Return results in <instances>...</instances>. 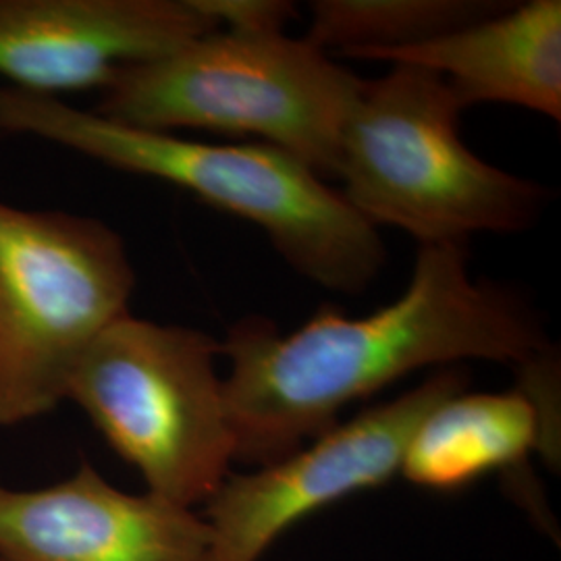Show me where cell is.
<instances>
[{
    "label": "cell",
    "instance_id": "cell-1",
    "mask_svg": "<svg viewBox=\"0 0 561 561\" xmlns=\"http://www.w3.org/2000/svg\"><path fill=\"white\" fill-rule=\"evenodd\" d=\"M221 356L229 360L222 389L236 461L259 468L416 370L486 360L528 373L551 360V341L518 294L472 279L466 245L428 243L419 245L405 291L373 314L321 306L287 335L252 314L229 327Z\"/></svg>",
    "mask_w": 561,
    "mask_h": 561
},
{
    "label": "cell",
    "instance_id": "cell-2",
    "mask_svg": "<svg viewBox=\"0 0 561 561\" xmlns=\"http://www.w3.org/2000/svg\"><path fill=\"white\" fill-rule=\"evenodd\" d=\"M2 131L53 141L117 171L181 187L261 227L283 261L324 289L360 296L387 262L379 229L319 173L271 144L185 140L11 85H0Z\"/></svg>",
    "mask_w": 561,
    "mask_h": 561
},
{
    "label": "cell",
    "instance_id": "cell-3",
    "mask_svg": "<svg viewBox=\"0 0 561 561\" xmlns=\"http://www.w3.org/2000/svg\"><path fill=\"white\" fill-rule=\"evenodd\" d=\"M362 85L306 38L215 30L159 59L123 67L94 113L162 134L252 136L331 178Z\"/></svg>",
    "mask_w": 561,
    "mask_h": 561
},
{
    "label": "cell",
    "instance_id": "cell-4",
    "mask_svg": "<svg viewBox=\"0 0 561 561\" xmlns=\"http://www.w3.org/2000/svg\"><path fill=\"white\" fill-rule=\"evenodd\" d=\"M461 111L447 81L421 67L364 80L341 134V196L377 229L396 227L419 245L535 225L549 192L477 157L461 140Z\"/></svg>",
    "mask_w": 561,
    "mask_h": 561
},
{
    "label": "cell",
    "instance_id": "cell-5",
    "mask_svg": "<svg viewBox=\"0 0 561 561\" xmlns=\"http://www.w3.org/2000/svg\"><path fill=\"white\" fill-rule=\"evenodd\" d=\"M217 356L221 341L201 329L125 314L90 345L67 400L140 470L150 493L194 510L236 461Z\"/></svg>",
    "mask_w": 561,
    "mask_h": 561
},
{
    "label": "cell",
    "instance_id": "cell-6",
    "mask_svg": "<svg viewBox=\"0 0 561 561\" xmlns=\"http://www.w3.org/2000/svg\"><path fill=\"white\" fill-rule=\"evenodd\" d=\"M136 271L106 222L0 202V426L53 412L102 331L129 314Z\"/></svg>",
    "mask_w": 561,
    "mask_h": 561
},
{
    "label": "cell",
    "instance_id": "cell-7",
    "mask_svg": "<svg viewBox=\"0 0 561 561\" xmlns=\"http://www.w3.org/2000/svg\"><path fill=\"white\" fill-rule=\"evenodd\" d=\"M463 387V370L439 368L398 398L337 422L283 460L245 474L231 472L202 505L210 561H261L283 533L310 514L391 481L421 422Z\"/></svg>",
    "mask_w": 561,
    "mask_h": 561
},
{
    "label": "cell",
    "instance_id": "cell-8",
    "mask_svg": "<svg viewBox=\"0 0 561 561\" xmlns=\"http://www.w3.org/2000/svg\"><path fill=\"white\" fill-rule=\"evenodd\" d=\"M215 30L194 0H0V76L50 99L104 90Z\"/></svg>",
    "mask_w": 561,
    "mask_h": 561
},
{
    "label": "cell",
    "instance_id": "cell-9",
    "mask_svg": "<svg viewBox=\"0 0 561 561\" xmlns=\"http://www.w3.org/2000/svg\"><path fill=\"white\" fill-rule=\"evenodd\" d=\"M4 561H210V528L192 507L125 493L83 461L67 481L0 486Z\"/></svg>",
    "mask_w": 561,
    "mask_h": 561
},
{
    "label": "cell",
    "instance_id": "cell-10",
    "mask_svg": "<svg viewBox=\"0 0 561 561\" xmlns=\"http://www.w3.org/2000/svg\"><path fill=\"white\" fill-rule=\"evenodd\" d=\"M360 60L421 67L442 76L461 108L502 102L561 121V2L507 4L437 41L370 53Z\"/></svg>",
    "mask_w": 561,
    "mask_h": 561
},
{
    "label": "cell",
    "instance_id": "cell-11",
    "mask_svg": "<svg viewBox=\"0 0 561 561\" xmlns=\"http://www.w3.org/2000/svg\"><path fill=\"white\" fill-rule=\"evenodd\" d=\"M553 414L524 389L460 391L421 422L400 474L424 489L451 491L489 472L520 466L533 451L553 456Z\"/></svg>",
    "mask_w": 561,
    "mask_h": 561
},
{
    "label": "cell",
    "instance_id": "cell-12",
    "mask_svg": "<svg viewBox=\"0 0 561 561\" xmlns=\"http://www.w3.org/2000/svg\"><path fill=\"white\" fill-rule=\"evenodd\" d=\"M491 0H314L306 41L345 59L437 41L495 15Z\"/></svg>",
    "mask_w": 561,
    "mask_h": 561
},
{
    "label": "cell",
    "instance_id": "cell-13",
    "mask_svg": "<svg viewBox=\"0 0 561 561\" xmlns=\"http://www.w3.org/2000/svg\"><path fill=\"white\" fill-rule=\"evenodd\" d=\"M217 30L238 34H285L298 18L294 2L285 0H194Z\"/></svg>",
    "mask_w": 561,
    "mask_h": 561
},
{
    "label": "cell",
    "instance_id": "cell-14",
    "mask_svg": "<svg viewBox=\"0 0 561 561\" xmlns=\"http://www.w3.org/2000/svg\"><path fill=\"white\" fill-rule=\"evenodd\" d=\"M0 561H4V560H2V558H0Z\"/></svg>",
    "mask_w": 561,
    "mask_h": 561
}]
</instances>
